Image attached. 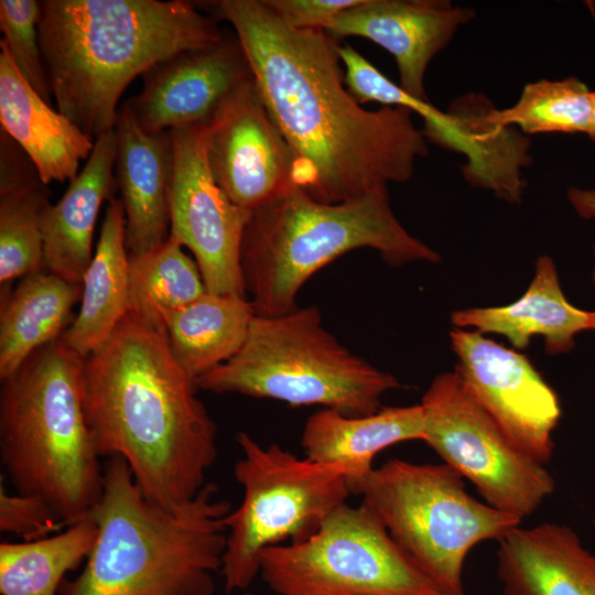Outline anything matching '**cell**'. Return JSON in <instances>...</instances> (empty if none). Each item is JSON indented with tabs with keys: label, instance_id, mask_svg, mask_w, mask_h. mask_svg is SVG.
Listing matches in <instances>:
<instances>
[{
	"label": "cell",
	"instance_id": "cell-15",
	"mask_svg": "<svg viewBox=\"0 0 595 595\" xmlns=\"http://www.w3.org/2000/svg\"><path fill=\"white\" fill-rule=\"evenodd\" d=\"M252 72L238 39L177 53L142 75L140 93L126 101L140 127L158 133L209 126Z\"/></svg>",
	"mask_w": 595,
	"mask_h": 595
},
{
	"label": "cell",
	"instance_id": "cell-10",
	"mask_svg": "<svg viewBox=\"0 0 595 595\" xmlns=\"http://www.w3.org/2000/svg\"><path fill=\"white\" fill-rule=\"evenodd\" d=\"M259 574L277 595H444L372 512L346 502L309 539L266 548Z\"/></svg>",
	"mask_w": 595,
	"mask_h": 595
},
{
	"label": "cell",
	"instance_id": "cell-3",
	"mask_svg": "<svg viewBox=\"0 0 595 595\" xmlns=\"http://www.w3.org/2000/svg\"><path fill=\"white\" fill-rule=\"evenodd\" d=\"M39 40L57 110L96 140L130 83L177 53L223 40L184 0H43Z\"/></svg>",
	"mask_w": 595,
	"mask_h": 595
},
{
	"label": "cell",
	"instance_id": "cell-32",
	"mask_svg": "<svg viewBox=\"0 0 595 595\" xmlns=\"http://www.w3.org/2000/svg\"><path fill=\"white\" fill-rule=\"evenodd\" d=\"M40 12L41 3L36 0H1V41L24 80L52 105V89L39 40Z\"/></svg>",
	"mask_w": 595,
	"mask_h": 595
},
{
	"label": "cell",
	"instance_id": "cell-24",
	"mask_svg": "<svg viewBox=\"0 0 595 595\" xmlns=\"http://www.w3.org/2000/svg\"><path fill=\"white\" fill-rule=\"evenodd\" d=\"M50 192L23 150L0 131V283L44 270L41 217Z\"/></svg>",
	"mask_w": 595,
	"mask_h": 595
},
{
	"label": "cell",
	"instance_id": "cell-4",
	"mask_svg": "<svg viewBox=\"0 0 595 595\" xmlns=\"http://www.w3.org/2000/svg\"><path fill=\"white\" fill-rule=\"evenodd\" d=\"M229 512L213 484L166 510L143 495L123 458L110 457L89 513L95 543L83 572L63 582L60 595H213Z\"/></svg>",
	"mask_w": 595,
	"mask_h": 595
},
{
	"label": "cell",
	"instance_id": "cell-17",
	"mask_svg": "<svg viewBox=\"0 0 595 595\" xmlns=\"http://www.w3.org/2000/svg\"><path fill=\"white\" fill-rule=\"evenodd\" d=\"M115 180L125 209L126 247L142 255L170 236L174 151L170 130L149 133L126 101L115 123Z\"/></svg>",
	"mask_w": 595,
	"mask_h": 595
},
{
	"label": "cell",
	"instance_id": "cell-7",
	"mask_svg": "<svg viewBox=\"0 0 595 595\" xmlns=\"http://www.w3.org/2000/svg\"><path fill=\"white\" fill-rule=\"evenodd\" d=\"M197 389L322 405L348 416L376 413L398 379L343 346L316 306L255 315L242 347L195 379Z\"/></svg>",
	"mask_w": 595,
	"mask_h": 595
},
{
	"label": "cell",
	"instance_id": "cell-36",
	"mask_svg": "<svg viewBox=\"0 0 595 595\" xmlns=\"http://www.w3.org/2000/svg\"><path fill=\"white\" fill-rule=\"evenodd\" d=\"M587 136L595 141V90H592V118Z\"/></svg>",
	"mask_w": 595,
	"mask_h": 595
},
{
	"label": "cell",
	"instance_id": "cell-14",
	"mask_svg": "<svg viewBox=\"0 0 595 595\" xmlns=\"http://www.w3.org/2000/svg\"><path fill=\"white\" fill-rule=\"evenodd\" d=\"M206 156L232 203L252 212L296 185V158L271 119L255 80L245 84L208 126Z\"/></svg>",
	"mask_w": 595,
	"mask_h": 595
},
{
	"label": "cell",
	"instance_id": "cell-9",
	"mask_svg": "<svg viewBox=\"0 0 595 595\" xmlns=\"http://www.w3.org/2000/svg\"><path fill=\"white\" fill-rule=\"evenodd\" d=\"M236 441L241 457L234 477L242 500L224 519L227 539L220 572L227 593L250 586L266 548L309 539L351 495L339 467L300 458L274 443L263 446L245 431Z\"/></svg>",
	"mask_w": 595,
	"mask_h": 595
},
{
	"label": "cell",
	"instance_id": "cell-1",
	"mask_svg": "<svg viewBox=\"0 0 595 595\" xmlns=\"http://www.w3.org/2000/svg\"><path fill=\"white\" fill-rule=\"evenodd\" d=\"M212 3L235 28L261 99L295 154L299 187L333 204L411 178L428 154L424 133L405 108L360 106L344 87L334 37L290 28L263 0Z\"/></svg>",
	"mask_w": 595,
	"mask_h": 595
},
{
	"label": "cell",
	"instance_id": "cell-22",
	"mask_svg": "<svg viewBox=\"0 0 595 595\" xmlns=\"http://www.w3.org/2000/svg\"><path fill=\"white\" fill-rule=\"evenodd\" d=\"M452 322L479 333L501 334L519 349L526 348L532 336L541 335L547 351L560 354L573 349L578 333L592 329V312L580 310L565 299L554 262L542 256L537 260L532 282L520 299L504 306L457 311Z\"/></svg>",
	"mask_w": 595,
	"mask_h": 595
},
{
	"label": "cell",
	"instance_id": "cell-12",
	"mask_svg": "<svg viewBox=\"0 0 595 595\" xmlns=\"http://www.w3.org/2000/svg\"><path fill=\"white\" fill-rule=\"evenodd\" d=\"M208 126L170 130L174 151L170 236L190 249L207 292L246 296L240 247L251 214L230 201L206 156Z\"/></svg>",
	"mask_w": 595,
	"mask_h": 595
},
{
	"label": "cell",
	"instance_id": "cell-25",
	"mask_svg": "<svg viewBox=\"0 0 595 595\" xmlns=\"http://www.w3.org/2000/svg\"><path fill=\"white\" fill-rule=\"evenodd\" d=\"M83 285L46 270L20 279L1 294L0 380L12 375L39 348L57 339L71 325Z\"/></svg>",
	"mask_w": 595,
	"mask_h": 595
},
{
	"label": "cell",
	"instance_id": "cell-33",
	"mask_svg": "<svg viewBox=\"0 0 595 595\" xmlns=\"http://www.w3.org/2000/svg\"><path fill=\"white\" fill-rule=\"evenodd\" d=\"M68 527L63 518L42 498L10 494L0 485V530L23 541H35L56 534Z\"/></svg>",
	"mask_w": 595,
	"mask_h": 595
},
{
	"label": "cell",
	"instance_id": "cell-28",
	"mask_svg": "<svg viewBox=\"0 0 595 595\" xmlns=\"http://www.w3.org/2000/svg\"><path fill=\"white\" fill-rule=\"evenodd\" d=\"M96 537L88 516L44 539L1 542V595H57L65 574L88 556Z\"/></svg>",
	"mask_w": 595,
	"mask_h": 595
},
{
	"label": "cell",
	"instance_id": "cell-16",
	"mask_svg": "<svg viewBox=\"0 0 595 595\" xmlns=\"http://www.w3.org/2000/svg\"><path fill=\"white\" fill-rule=\"evenodd\" d=\"M474 17L473 9L448 0H361L336 15L325 32L334 39L365 37L388 51L399 86L429 101L424 77L431 61Z\"/></svg>",
	"mask_w": 595,
	"mask_h": 595
},
{
	"label": "cell",
	"instance_id": "cell-20",
	"mask_svg": "<svg viewBox=\"0 0 595 595\" xmlns=\"http://www.w3.org/2000/svg\"><path fill=\"white\" fill-rule=\"evenodd\" d=\"M497 575L505 595H595V553L570 527H517L498 541Z\"/></svg>",
	"mask_w": 595,
	"mask_h": 595
},
{
	"label": "cell",
	"instance_id": "cell-23",
	"mask_svg": "<svg viewBox=\"0 0 595 595\" xmlns=\"http://www.w3.org/2000/svg\"><path fill=\"white\" fill-rule=\"evenodd\" d=\"M128 257L125 209L121 199L113 196L83 278L79 311L61 336L83 358L104 344L129 312Z\"/></svg>",
	"mask_w": 595,
	"mask_h": 595
},
{
	"label": "cell",
	"instance_id": "cell-26",
	"mask_svg": "<svg viewBox=\"0 0 595 595\" xmlns=\"http://www.w3.org/2000/svg\"><path fill=\"white\" fill-rule=\"evenodd\" d=\"M256 313L240 295L206 292L161 316L170 350L192 378L230 359L245 344Z\"/></svg>",
	"mask_w": 595,
	"mask_h": 595
},
{
	"label": "cell",
	"instance_id": "cell-21",
	"mask_svg": "<svg viewBox=\"0 0 595 595\" xmlns=\"http://www.w3.org/2000/svg\"><path fill=\"white\" fill-rule=\"evenodd\" d=\"M424 437L422 405L382 407L376 413L348 416L325 409L305 422L301 445L306 458L345 472L351 495L375 469L372 461L387 447Z\"/></svg>",
	"mask_w": 595,
	"mask_h": 595
},
{
	"label": "cell",
	"instance_id": "cell-6",
	"mask_svg": "<svg viewBox=\"0 0 595 595\" xmlns=\"http://www.w3.org/2000/svg\"><path fill=\"white\" fill-rule=\"evenodd\" d=\"M359 248L386 263L439 262L393 214L387 188L342 203H323L294 185L253 209L244 230L240 268L256 315L298 309L302 285L336 258Z\"/></svg>",
	"mask_w": 595,
	"mask_h": 595
},
{
	"label": "cell",
	"instance_id": "cell-8",
	"mask_svg": "<svg viewBox=\"0 0 595 595\" xmlns=\"http://www.w3.org/2000/svg\"><path fill=\"white\" fill-rule=\"evenodd\" d=\"M357 495L444 595H465L463 565L475 545L499 541L522 521L475 499L445 463L388 459L375 467Z\"/></svg>",
	"mask_w": 595,
	"mask_h": 595
},
{
	"label": "cell",
	"instance_id": "cell-11",
	"mask_svg": "<svg viewBox=\"0 0 595 595\" xmlns=\"http://www.w3.org/2000/svg\"><path fill=\"white\" fill-rule=\"evenodd\" d=\"M420 404L423 442L469 480L489 506L522 520L554 491V478L544 464L507 437L455 371L436 376Z\"/></svg>",
	"mask_w": 595,
	"mask_h": 595
},
{
	"label": "cell",
	"instance_id": "cell-2",
	"mask_svg": "<svg viewBox=\"0 0 595 595\" xmlns=\"http://www.w3.org/2000/svg\"><path fill=\"white\" fill-rule=\"evenodd\" d=\"M165 332L128 312L84 358L83 403L95 447L123 458L143 495L177 510L203 489L217 428Z\"/></svg>",
	"mask_w": 595,
	"mask_h": 595
},
{
	"label": "cell",
	"instance_id": "cell-35",
	"mask_svg": "<svg viewBox=\"0 0 595 595\" xmlns=\"http://www.w3.org/2000/svg\"><path fill=\"white\" fill-rule=\"evenodd\" d=\"M570 199L581 215L585 217L595 216V192L572 190L570 192ZM593 282L595 284V267L593 272ZM592 329L595 331V311L592 312Z\"/></svg>",
	"mask_w": 595,
	"mask_h": 595
},
{
	"label": "cell",
	"instance_id": "cell-27",
	"mask_svg": "<svg viewBox=\"0 0 595 595\" xmlns=\"http://www.w3.org/2000/svg\"><path fill=\"white\" fill-rule=\"evenodd\" d=\"M491 106L479 94L464 96L451 106L450 111L465 123L472 143L463 174L474 186L518 203L524 187L521 171L529 164V140L513 127L493 122L488 116Z\"/></svg>",
	"mask_w": 595,
	"mask_h": 595
},
{
	"label": "cell",
	"instance_id": "cell-37",
	"mask_svg": "<svg viewBox=\"0 0 595 595\" xmlns=\"http://www.w3.org/2000/svg\"><path fill=\"white\" fill-rule=\"evenodd\" d=\"M245 595H256V594L247 593V594H245Z\"/></svg>",
	"mask_w": 595,
	"mask_h": 595
},
{
	"label": "cell",
	"instance_id": "cell-31",
	"mask_svg": "<svg viewBox=\"0 0 595 595\" xmlns=\"http://www.w3.org/2000/svg\"><path fill=\"white\" fill-rule=\"evenodd\" d=\"M338 54L345 66L347 89L359 104L374 101L405 108L422 117L423 133L433 142L445 149H452L459 142L461 127L448 111L405 93L349 44L339 45Z\"/></svg>",
	"mask_w": 595,
	"mask_h": 595
},
{
	"label": "cell",
	"instance_id": "cell-29",
	"mask_svg": "<svg viewBox=\"0 0 595 595\" xmlns=\"http://www.w3.org/2000/svg\"><path fill=\"white\" fill-rule=\"evenodd\" d=\"M128 267L129 312L163 331L164 312L183 307L207 292L195 259L171 236L149 252L129 253Z\"/></svg>",
	"mask_w": 595,
	"mask_h": 595
},
{
	"label": "cell",
	"instance_id": "cell-30",
	"mask_svg": "<svg viewBox=\"0 0 595 595\" xmlns=\"http://www.w3.org/2000/svg\"><path fill=\"white\" fill-rule=\"evenodd\" d=\"M490 120L523 133H586L592 118V90L577 77L528 83L516 104L490 107Z\"/></svg>",
	"mask_w": 595,
	"mask_h": 595
},
{
	"label": "cell",
	"instance_id": "cell-34",
	"mask_svg": "<svg viewBox=\"0 0 595 595\" xmlns=\"http://www.w3.org/2000/svg\"><path fill=\"white\" fill-rule=\"evenodd\" d=\"M361 0H263L286 25L326 31L336 15Z\"/></svg>",
	"mask_w": 595,
	"mask_h": 595
},
{
	"label": "cell",
	"instance_id": "cell-18",
	"mask_svg": "<svg viewBox=\"0 0 595 595\" xmlns=\"http://www.w3.org/2000/svg\"><path fill=\"white\" fill-rule=\"evenodd\" d=\"M115 129L99 136L83 170L56 204L41 217L44 270L73 283L83 282L93 259V238L102 203L113 197Z\"/></svg>",
	"mask_w": 595,
	"mask_h": 595
},
{
	"label": "cell",
	"instance_id": "cell-13",
	"mask_svg": "<svg viewBox=\"0 0 595 595\" xmlns=\"http://www.w3.org/2000/svg\"><path fill=\"white\" fill-rule=\"evenodd\" d=\"M450 336L455 372L468 394L513 444L545 465L561 416L556 393L524 355L476 331L453 329Z\"/></svg>",
	"mask_w": 595,
	"mask_h": 595
},
{
	"label": "cell",
	"instance_id": "cell-19",
	"mask_svg": "<svg viewBox=\"0 0 595 595\" xmlns=\"http://www.w3.org/2000/svg\"><path fill=\"white\" fill-rule=\"evenodd\" d=\"M0 123L28 155L45 185L72 181L95 140L43 100L18 71L0 40Z\"/></svg>",
	"mask_w": 595,
	"mask_h": 595
},
{
	"label": "cell",
	"instance_id": "cell-5",
	"mask_svg": "<svg viewBox=\"0 0 595 595\" xmlns=\"http://www.w3.org/2000/svg\"><path fill=\"white\" fill-rule=\"evenodd\" d=\"M84 358L62 337L1 380L0 456L17 493L46 501L67 526L98 501L104 469L83 403Z\"/></svg>",
	"mask_w": 595,
	"mask_h": 595
}]
</instances>
